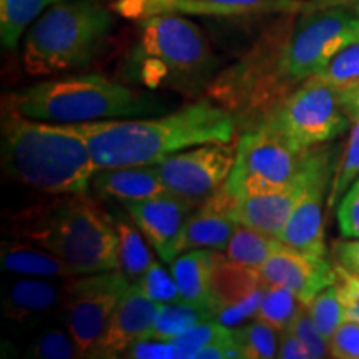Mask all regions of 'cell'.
I'll return each instance as SVG.
<instances>
[{"instance_id": "cell-1", "label": "cell", "mask_w": 359, "mask_h": 359, "mask_svg": "<svg viewBox=\"0 0 359 359\" xmlns=\"http://www.w3.org/2000/svg\"><path fill=\"white\" fill-rule=\"evenodd\" d=\"M58 125L87 143L97 168H115L156 165L188 148L205 143H230L238 122L217 102L200 100L151 118Z\"/></svg>"}, {"instance_id": "cell-2", "label": "cell", "mask_w": 359, "mask_h": 359, "mask_svg": "<svg viewBox=\"0 0 359 359\" xmlns=\"http://www.w3.org/2000/svg\"><path fill=\"white\" fill-rule=\"evenodd\" d=\"M13 235L60 257L79 276L120 269L114 215L87 193L57 195L13 219Z\"/></svg>"}, {"instance_id": "cell-3", "label": "cell", "mask_w": 359, "mask_h": 359, "mask_svg": "<svg viewBox=\"0 0 359 359\" xmlns=\"http://www.w3.org/2000/svg\"><path fill=\"white\" fill-rule=\"evenodd\" d=\"M2 158L12 178L53 196L87 193L98 170L79 135L8 107L2 116Z\"/></svg>"}, {"instance_id": "cell-4", "label": "cell", "mask_w": 359, "mask_h": 359, "mask_svg": "<svg viewBox=\"0 0 359 359\" xmlns=\"http://www.w3.org/2000/svg\"><path fill=\"white\" fill-rule=\"evenodd\" d=\"M128 58V75L148 88H170L191 97L215 79L218 58L203 30L185 15L140 20Z\"/></svg>"}, {"instance_id": "cell-5", "label": "cell", "mask_w": 359, "mask_h": 359, "mask_svg": "<svg viewBox=\"0 0 359 359\" xmlns=\"http://www.w3.org/2000/svg\"><path fill=\"white\" fill-rule=\"evenodd\" d=\"M8 109L45 123L140 118L165 109L160 98L103 75H67L30 85L7 98Z\"/></svg>"}, {"instance_id": "cell-6", "label": "cell", "mask_w": 359, "mask_h": 359, "mask_svg": "<svg viewBox=\"0 0 359 359\" xmlns=\"http://www.w3.org/2000/svg\"><path fill=\"white\" fill-rule=\"evenodd\" d=\"M111 25V12L92 0L53 4L25 35V72L30 77H48L87 67L100 52Z\"/></svg>"}, {"instance_id": "cell-7", "label": "cell", "mask_w": 359, "mask_h": 359, "mask_svg": "<svg viewBox=\"0 0 359 359\" xmlns=\"http://www.w3.org/2000/svg\"><path fill=\"white\" fill-rule=\"evenodd\" d=\"M291 27L278 22L243 58L215 75L206 87L210 100L224 107L246 130L257 128L291 92L293 83L283 72V50Z\"/></svg>"}, {"instance_id": "cell-8", "label": "cell", "mask_w": 359, "mask_h": 359, "mask_svg": "<svg viewBox=\"0 0 359 359\" xmlns=\"http://www.w3.org/2000/svg\"><path fill=\"white\" fill-rule=\"evenodd\" d=\"M351 123L343 90L311 75L291 90L258 127L268 128L291 150L304 154L339 137Z\"/></svg>"}, {"instance_id": "cell-9", "label": "cell", "mask_w": 359, "mask_h": 359, "mask_svg": "<svg viewBox=\"0 0 359 359\" xmlns=\"http://www.w3.org/2000/svg\"><path fill=\"white\" fill-rule=\"evenodd\" d=\"M354 42H359L356 12L336 7L308 13L291 27L283 50V72L293 85L303 82Z\"/></svg>"}, {"instance_id": "cell-10", "label": "cell", "mask_w": 359, "mask_h": 359, "mask_svg": "<svg viewBox=\"0 0 359 359\" xmlns=\"http://www.w3.org/2000/svg\"><path fill=\"white\" fill-rule=\"evenodd\" d=\"M132 285L120 269L75 276L67 281L62 311L67 331L77 344L80 356L90 358Z\"/></svg>"}, {"instance_id": "cell-11", "label": "cell", "mask_w": 359, "mask_h": 359, "mask_svg": "<svg viewBox=\"0 0 359 359\" xmlns=\"http://www.w3.org/2000/svg\"><path fill=\"white\" fill-rule=\"evenodd\" d=\"M304 154L291 150L264 127L246 130L238 138L236 160L226 185L236 196L281 188L303 167Z\"/></svg>"}, {"instance_id": "cell-12", "label": "cell", "mask_w": 359, "mask_h": 359, "mask_svg": "<svg viewBox=\"0 0 359 359\" xmlns=\"http://www.w3.org/2000/svg\"><path fill=\"white\" fill-rule=\"evenodd\" d=\"M235 160L236 145L205 143L167 156L155 168L170 193L198 203L226 182Z\"/></svg>"}, {"instance_id": "cell-13", "label": "cell", "mask_w": 359, "mask_h": 359, "mask_svg": "<svg viewBox=\"0 0 359 359\" xmlns=\"http://www.w3.org/2000/svg\"><path fill=\"white\" fill-rule=\"evenodd\" d=\"M333 148L316 147L308 151V175L280 240L302 253L326 257L325 201L326 190L333 180Z\"/></svg>"}, {"instance_id": "cell-14", "label": "cell", "mask_w": 359, "mask_h": 359, "mask_svg": "<svg viewBox=\"0 0 359 359\" xmlns=\"http://www.w3.org/2000/svg\"><path fill=\"white\" fill-rule=\"evenodd\" d=\"M302 0H114L111 11L128 20L140 22L154 15L238 17L263 13H293Z\"/></svg>"}, {"instance_id": "cell-15", "label": "cell", "mask_w": 359, "mask_h": 359, "mask_svg": "<svg viewBox=\"0 0 359 359\" xmlns=\"http://www.w3.org/2000/svg\"><path fill=\"white\" fill-rule=\"evenodd\" d=\"M140 228L145 240L154 246L156 255L165 263H172L178 257V241L188 218L193 215L195 203L185 198L165 193L148 200L123 201L120 203Z\"/></svg>"}, {"instance_id": "cell-16", "label": "cell", "mask_w": 359, "mask_h": 359, "mask_svg": "<svg viewBox=\"0 0 359 359\" xmlns=\"http://www.w3.org/2000/svg\"><path fill=\"white\" fill-rule=\"evenodd\" d=\"M257 273L266 285L285 286L293 291L304 306H308L318 293L334 285L338 276L336 266L327 262L326 257L302 253L286 245L271 255Z\"/></svg>"}, {"instance_id": "cell-17", "label": "cell", "mask_w": 359, "mask_h": 359, "mask_svg": "<svg viewBox=\"0 0 359 359\" xmlns=\"http://www.w3.org/2000/svg\"><path fill=\"white\" fill-rule=\"evenodd\" d=\"M238 196L230 191L226 182L203 201L198 212H193L180 236L178 255L188 250H215L228 248L238 222L235 219Z\"/></svg>"}, {"instance_id": "cell-18", "label": "cell", "mask_w": 359, "mask_h": 359, "mask_svg": "<svg viewBox=\"0 0 359 359\" xmlns=\"http://www.w3.org/2000/svg\"><path fill=\"white\" fill-rule=\"evenodd\" d=\"M161 303L147 298L137 286L127 291L116 306L105 333L98 339L90 358H118L133 343L151 338L154 323Z\"/></svg>"}, {"instance_id": "cell-19", "label": "cell", "mask_w": 359, "mask_h": 359, "mask_svg": "<svg viewBox=\"0 0 359 359\" xmlns=\"http://www.w3.org/2000/svg\"><path fill=\"white\" fill-rule=\"evenodd\" d=\"M308 151L302 170L288 185L276 188V190L238 196L235 208L236 222L266 235L280 238L306 183Z\"/></svg>"}, {"instance_id": "cell-20", "label": "cell", "mask_w": 359, "mask_h": 359, "mask_svg": "<svg viewBox=\"0 0 359 359\" xmlns=\"http://www.w3.org/2000/svg\"><path fill=\"white\" fill-rule=\"evenodd\" d=\"M92 185L98 195L123 201L148 200L170 193L161 183L155 165L98 168Z\"/></svg>"}, {"instance_id": "cell-21", "label": "cell", "mask_w": 359, "mask_h": 359, "mask_svg": "<svg viewBox=\"0 0 359 359\" xmlns=\"http://www.w3.org/2000/svg\"><path fill=\"white\" fill-rule=\"evenodd\" d=\"M67 281L55 278L25 276L12 281L6 294V314L15 321H25L57 308H64Z\"/></svg>"}, {"instance_id": "cell-22", "label": "cell", "mask_w": 359, "mask_h": 359, "mask_svg": "<svg viewBox=\"0 0 359 359\" xmlns=\"http://www.w3.org/2000/svg\"><path fill=\"white\" fill-rule=\"evenodd\" d=\"M218 255L213 250H188L172 262V275L178 285L182 302L212 308V275Z\"/></svg>"}, {"instance_id": "cell-23", "label": "cell", "mask_w": 359, "mask_h": 359, "mask_svg": "<svg viewBox=\"0 0 359 359\" xmlns=\"http://www.w3.org/2000/svg\"><path fill=\"white\" fill-rule=\"evenodd\" d=\"M0 263L6 271L20 276L75 278L77 271L50 251L22 241H2Z\"/></svg>"}, {"instance_id": "cell-24", "label": "cell", "mask_w": 359, "mask_h": 359, "mask_svg": "<svg viewBox=\"0 0 359 359\" xmlns=\"http://www.w3.org/2000/svg\"><path fill=\"white\" fill-rule=\"evenodd\" d=\"M346 105L351 115V135H349L343 156H341L338 168L331 180V188L327 193V208L333 210L339 205L343 196L359 178V87L343 90Z\"/></svg>"}, {"instance_id": "cell-25", "label": "cell", "mask_w": 359, "mask_h": 359, "mask_svg": "<svg viewBox=\"0 0 359 359\" xmlns=\"http://www.w3.org/2000/svg\"><path fill=\"white\" fill-rule=\"evenodd\" d=\"M114 223L118 233V257L120 271L132 283H137L145 275L147 269L155 263L150 250L142 236L140 228L133 219H127L123 215H114Z\"/></svg>"}, {"instance_id": "cell-26", "label": "cell", "mask_w": 359, "mask_h": 359, "mask_svg": "<svg viewBox=\"0 0 359 359\" xmlns=\"http://www.w3.org/2000/svg\"><path fill=\"white\" fill-rule=\"evenodd\" d=\"M283 246L285 243L280 238L266 235V233L238 223L230 243H228V248L224 251H226V258L230 262L251 269H258Z\"/></svg>"}, {"instance_id": "cell-27", "label": "cell", "mask_w": 359, "mask_h": 359, "mask_svg": "<svg viewBox=\"0 0 359 359\" xmlns=\"http://www.w3.org/2000/svg\"><path fill=\"white\" fill-rule=\"evenodd\" d=\"M57 2L58 0H0V39L4 47L13 50L29 25Z\"/></svg>"}, {"instance_id": "cell-28", "label": "cell", "mask_w": 359, "mask_h": 359, "mask_svg": "<svg viewBox=\"0 0 359 359\" xmlns=\"http://www.w3.org/2000/svg\"><path fill=\"white\" fill-rule=\"evenodd\" d=\"M215 311L212 308L200 306L187 302L161 303L158 314L154 323V333L151 338L161 341H172L178 334L185 333L198 323L213 320Z\"/></svg>"}, {"instance_id": "cell-29", "label": "cell", "mask_w": 359, "mask_h": 359, "mask_svg": "<svg viewBox=\"0 0 359 359\" xmlns=\"http://www.w3.org/2000/svg\"><path fill=\"white\" fill-rule=\"evenodd\" d=\"M303 306L304 304L296 298L291 290L285 286L268 285L262 306L258 308L255 316L281 333V331L290 330Z\"/></svg>"}, {"instance_id": "cell-30", "label": "cell", "mask_w": 359, "mask_h": 359, "mask_svg": "<svg viewBox=\"0 0 359 359\" xmlns=\"http://www.w3.org/2000/svg\"><path fill=\"white\" fill-rule=\"evenodd\" d=\"M278 333L280 331L262 320L235 330L236 339L240 343L241 351H243V358L248 359L278 358V348H280Z\"/></svg>"}, {"instance_id": "cell-31", "label": "cell", "mask_w": 359, "mask_h": 359, "mask_svg": "<svg viewBox=\"0 0 359 359\" xmlns=\"http://www.w3.org/2000/svg\"><path fill=\"white\" fill-rule=\"evenodd\" d=\"M235 330L231 327L223 326L222 323L217 320H208L203 323H198L190 330H187L185 333L178 334L177 338H173L170 343L173 344V348L177 349L178 358L182 359H193L200 349H203L208 344L217 343V341L226 339L233 336Z\"/></svg>"}, {"instance_id": "cell-32", "label": "cell", "mask_w": 359, "mask_h": 359, "mask_svg": "<svg viewBox=\"0 0 359 359\" xmlns=\"http://www.w3.org/2000/svg\"><path fill=\"white\" fill-rule=\"evenodd\" d=\"M306 308L308 313L311 314L314 325L318 326V330L327 341L333 338L336 330L346 321L344 304L341 302L336 285L327 286L321 293H318Z\"/></svg>"}, {"instance_id": "cell-33", "label": "cell", "mask_w": 359, "mask_h": 359, "mask_svg": "<svg viewBox=\"0 0 359 359\" xmlns=\"http://www.w3.org/2000/svg\"><path fill=\"white\" fill-rule=\"evenodd\" d=\"M323 80L339 90L359 87V42H354L331 58L320 74Z\"/></svg>"}, {"instance_id": "cell-34", "label": "cell", "mask_w": 359, "mask_h": 359, "mask_svg": "<svg viewBox=\"0 0 359 359\" xmlns=\"http://www.w3.org/2000/svg\"><path fill=\"white\" fill-rule=\"evenodd\" d=\"M147 298L154 299L156 303H173L180 302L178 285L175 281L172 271H167L160 263H154L147 269L137 283H133Z\"/></svg>"}, {"instance_id": "cell-35", "label": "cell", "mask_w": 359, "mask_h": 359, "mask_svg": "<svg viewBox=\"0 0 359 359\" xmlns=\"http://www.w3.org/2000/svg\"><path fill=\"white\" fill-rule=\"evenodd\" d=\"M29 356L39 359H72L82 358L69 331H62L58 327H50L40 333L35 339L34 346L29 349Z\"/></svg>"}, {"instance_id": "cell-36", "label": "cell", "mask_w": 359, "mask_h": 359, "mask_svg": "<svg viewBox=\"0 0 359 359\" xmlns=\"http://www.w3.org/2000/svg\"><path fill=\"white\" fill-rule=\"evenodd\" d=\"M290 330L302 339V343L306 346L309 353V359H320L330 356V341H327L318 326L314 325L311 314L308 313V308L303 306L299 311L293 325L290 326Z\"/></svg>"}, {"instance_id": "cell-37", "label": "cell", "mask_w": 359, "mask_h": 359, "mask_svg": "<svg viewBox=\"0 0 359 359\" xmlns=\"http://www.w3.org/2000/svg\"><path fill=\"white\" fill-rule=\"evenodd\" d=\"M268 285L263 283L259 285L258 288H255L251 293H248L245 298H241L240 302L230 304V306L219 309V311L215 313L213 320H217L218 323H222L223 326L228 327H235L238 325H241L245 320L255 316L258 311V308L262 306V302L264 298V293H266Z\"/></svg>"}, {"instance_id": "cell-38", "label": "cell", "mask_w": 359, "mask_h": 359, "mask_svg": "<svg viewBox=\"0 0 359 359\" xmlns=\"http://www.w3.org/2000/svg\"><path fill=\"white\" fill-rule=\"evenodd\" d=\"M338 224L344 238H359V178L339 201Z\"/></svg>"}, {"instance_id": "cell-39", "label": "cell", "mask_w": 359, "mask_h": 359, "mask_svg": "<svg viewBox=\"0 0 359 359\" xmlns=\"http://www.w3.org/2000/svg\"><path fill=\"white\" fill-rule=\"evenodd\" d=\"M330 356L359 359V323L344 321L330 339Z\"/></svg>"}, {"instance_id": "cell-40", "label": "cell", "mask_w": 359, "mask_h": 359, "mask_svg": "<svg viewBox=\"0 0 359 359\" xmlns=\"http://www.w3.org/2000/svg\"><path fill=\"white\" fill-rule=\"evenodd\" d=\"M122 358L132 359H177V349L170 341H161L155 338L140 339L133 343L127 351L122 354Z\"/></svg>"}, {"instance_id": "cell-41", "label": "cell", "mask_w": 359, "mask_h": 359, "mask_svg": "<svg viewBox=\"0 0 359 359\" xmlns=\"http://www.w3.org/2000/svg\"><path fill=\"white\" fill-rule=\"evenodd\" d=\"M336 264L349 273L359 275V238H348L333 243Z\"/></svg>"}, {"instance_id": "cell-42", "label": "cell", "mask_w": 359, "mask_h": 359, "mask_svg": "<svg viewBox=\"0 0 359 359\" xmlns=\"http://www.w3.org/2000/svg\"><path fill=\"white\" fill-rule=\"evenodd\" d=\"M280 348H278V358L283 359H309V353L302 339L291 330L280 333Z\"/></svg>"}, {"instance_id": "cell-43", "label": "cell", "mask_w": 359, "mask_h": 359, "mask_svg": "<svg viewBox=\"0 0 359 359\" xmlns=\"http://www.w3.org/2000/svg\"><path fill=\"white\" fill-rule=\"evenodd\" d=\"M344 316H346V321H354L359 323V296L353 299H348L344 302Z\"/></svg>"}, {"instance_id": "cell-44", "label": "cell", "mask_w": 359, "mask_h": 359, "mask_svg": "<svg viewBox=\"0 0 359 359\" xmlns=\"http://www.w3.org/2000/svg\"><path fill=\"white\" fill-rule=\"evenodd\" d=\"M353 11L358 13L359 15V0H354V6H353Z\"/></svg>"}]
</instances>
